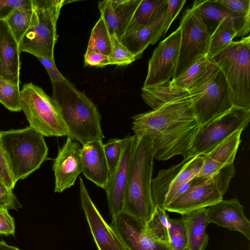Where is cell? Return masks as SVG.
Here are the masks:
<instances>
[{
    "label": "cell",
    "mask_w": 250,
    "mask_h": 250,
    "mask_svg": "<svg viewBox=\"0 0 250 250\" xmlns=\"http://www.w3.org/2000/svg\"><path fill=\"white\" fill-rule=\"evenodd\" d=\"M132 119L134 135L150 137L154 158L165 161L176 155L189 156L200 126L189 94Z\"/></svg>",
    "instance_id": "1"
},
{
    "label": "cell",
    "mask_w": 250,
    "mask_h": 250,
    "mask_svg": "<svg viewBox=\"0 0 250 250\" xmlns=\"http://www.w3.org/2000/svg\"><path fill=\"white\" fill-rule=\"evenodd\" d=\"M52 99L67 131V137L83 146L104 138L99 111L84 93L67 80L52 83Z\"/></svg>",
    "instance_id": "2"
},
{
    "label": "cell",
    "mask_w": 250,
    "mask_h": 250,
    "mask_svg": "<svg viewBox=\"0 0 250 250\" xmlns=\"http://www.w3.org/2000/svg\"><path fill=\"white\" fill-rule=\"evenodd\" d=\"M154 158L150 137L147 135H135L122 211L146 224L151 218L155 208L151 193Z\"/></svg>",
    "instance_id": "3"
},
{
    "label": "cell",
    "mask_w": 250,
    "mask_h": 250,
    "mask_svg": "<svg viewBox=\"0 0 250 250\" xmlns=\"http://www.w3.org/2000/svg\"><path fill=\"white\" fill-rule=\"evenodd\" d=\"M0 137L15 184L38 169L47 159L48 148L44 136L30 126L0 131Z\"/></svg>",
    "instance_id": "4"
},
{
    "label": "cell",
    "mask_w": 250,
    "mask_h": 250,
    "mask_svg": "<svg viewBox=\"0 0 250 250\" xmlns=\"http://www.w3.org/2000/svg\"><path fill=\"white\" fill-rule=\"evenodd\" d=\"M223 73L233 106L250 108V37L232 42L209 60Z\"/></svg>",
    "instance_id": "5"
},
{
    "label": "cell",
    "mask_w": 250,
    "mask_h": 250,
    "mask_svg": "<svg viewBox=\"0 0 250 250\" xmlns=\"http://www.w3.org/2000/svg\"><path fill=\"white\" fill-rule=\"evenodd\" d=\"M187 91L200 125L233 106L225 77L211 61L204 76Z\"/></svg>",
    "instance_id": "6"
},
{
    "label": "cell",
    "mask_w": 250,
    "mask_h": 250,
    "mask_svg": "<svg viewBox=\"0 0 250 250\" xmlns=\"http://www.w3.org/2000/svg\"><path fill=\"white\" fill-rule=\"evenodd\" d=\"M234 175L232 164L210 176L194 177L188 188L172 201L166 210L183 215L217 203L223 199Z\"/></svg>",
    "instance_id": "7"
},
{
    "label": "cell",
    "mask_w": 250,
    "mask_h": 250,
    "mask_svg": "<svg viewBox=\"0 0 250 250\" xmlns=\"http://www.w3.org/2000/svg\"><path fill=\"white\" fill-rule=\"evenodd\" d=\"M37 16L36 24L31 27L19 43L21 52L37 57L54 59V46L58 40L57 23L65 0H31Z\"/></svg>",
    "instance_id": "8"
},
{
    "label": "cell",
    "mask_w": 250,
    "mask_h": 250,
    "mask_svg": "<svg viewBox=\"0 0 250 250\" xmlns=\"http://www.w3.org/2000/svg\"><path fill=\"white\" fill-rule=\"evenodd\" d=\"M203 0L194 1L183 15L179 26L181 38L177 64L172 81L208 53L210 34L202 19L200 7Z\"/></svg>",
    "instance_id": "9"
},
{
    "label": "cell",
    "mask_w": 250,
    "mask_h": 250,
    "mask_svg": "<svg viewBox=\"0 0 250 250\" xmlns=\"http://www.w3.org/2000/svg\"><path fill=\"white\" fill-rule=\"evenodd\" d=\"M22 110L29 126L44 137L67 136V131L52 98L40 86L25 83L21 90Z\"/></svg>",
    "instance_id": "10"
},
{
    "label": "cell",
    "mask_w": 250,
    "mask_h": 250,
    "mask_svg": "<svg viewBox=\"0 0 250 250\" xmlns=\"http://www.w3.org/2000/svg\"><path fill=\"white\" fill-rule=\"evenodd\" d=\"M250 121V108L233 106L199 126L189 155L202 156L237 130H244Z\"/></svg>",
    "instance_id": "11"
},
{
    "label": "cell",
    "mask_w": 250,
    "mask_h": 250,
    "mask_svg": "<svg viewBox=\"0 0 250 250\" xmlns=\"http://www.w3.org/2000/svg\"><path fill=\"white\" fill-rule=\"evenodd\" d=\"M203 164L202 155L190 156L178 164L160 170L151 183L155 207L166 209L178 196L182 187L198 175Z\"/></svg>",
    "instance_id": "12"
},
{
    "label": "cell",
    "mask_w": 250,
    "mask_h": 250,
    "mask_svg": "<svg viewBox=\"0 0 250 250\" xmlns=\"http://www.w3.org/2000/svg\"><path fill=\"white\" fill-rule=\"evenodd\" d=\"M181 38V29L179 26L154 50L143 87L158 85L172 78L177 64Z\"/></svg>",
    "instance_id": "13"
},
{
    "label": "cell",
    "mask_w": 250,
    "mask_h": 250,
    "mask_svg": "<svg viewBox=\"0 0 250 250\" xmlns=\"http://www.w3.org/2000/svg\"><path fill=\"white\" fill-rule=\"evenodd\" d=\"M110 226L126 250H171L149 230L146 223L124 211L112 217Z\"/></svg>",
    "instance_id": "14"
},
{
    "label": "cell",
    "mask_w": 250,
    "mask_h": 250,
    "mask_svg": "<svg viewBox=\"0 0 250 250\" xmlns=\"http://www.w3.org/2000/svg\"><path fill=\"white\" fill-rule=\"evenodd\" d=\"M82 207L98 250H126L119 237L105 221L93 202L83 179H79Z\"/></svg>",
    "instance_id": "15"
},
{
    "label": "cell",
    "mask_w": 250,
    "mask_h": 250,
    "mask_svg": "<svg viewBox=\"0 0 250 250\" xmlns=\"http://www.w3.org/2000/svg\"><path fill=\"white\" fill-rule=\"evenodd\" d=\"M81 152L80 143L67 137L62 147L59 148L52 167L55 179V192H62L73 186L82 173Z\"/></svg>",
    "instance_id": "16"
},
{
    "label": "cell",
    "mask_w": 250,
    "mask_h": 250,
    "mask_svg": "<svg viewBox=\"0 0 250 250\" xmlns=\"http://www.w3.org/2000/svg\"><path fill=\"white\" fill-rule=\"evenodd\" d=\"M119 164L113 174L109 177L105 189L108 207L112 217L122 211L134 150L135 135H127Z\"/></svg>",
    "instance_id": "17"
},
{
    "label": "cell",
    "mask_w": 250,
    "mask_h": 250,
    "mask_svg": "<svg viewBox=\"0 0 250 250\" xmlns=\"http://www.w3.org/2000/svg\"><path fill=\"white\" fill-rule=\"evenodd\" d=\"M244 207L236 197L222 199L207 208V220L208 223L237 231L250 239V222L244 213Z\"/></svg>",
    "instance_id": "18"
},
{
    "label": "cell",
    "mask_w": 250,
    "mask_h": 250,
    "mask_svg": "<svg viewBox=\"0 0 250 250\" xmlns=\"http://www.w3.org/2000/svg\"><path fill=\"white\" fill-rule=\"evenodd\" d=\"M19 45L4 20L0 21V79L20 83Z\"/></svg>",
    "instance_id": "19"
},
{
    "label": "cell",
    "mask_w": 250,
    "mask_h": 250,
    "mask_svg": "<svg viewBox=\"0 0 250 250\" xmlns=\"http://www.w3.org/2000/svg\"><path fill=\"white\" fill-rule=\"evenodd\" d=\"M142 0H104L98 8L111 35L119 40Z\"/></svg>",
    "instance_id": "20"
},
{
    "label": "cell",
    "mask_w": 250,
    "mask_h": 250,
    "mask_svg": "<svg viewBox=\"0 0 250 250\" xmlns=\"http://www.w3.org/2000/svg\"><path fill=\"white\" fill-rule=\"evenodd\" d=\"M81 155L83 175L97 186L105 189L109 172L102 141H93L83 146Z\"/></svg>",
    "instance_id": "21"
},
{
    "label": "cell",
    "mask_w": 250,
    "mask_h": 250,
    "mask_svg": "<svg viewBox=\"0 0 250 250\" xmlns=\"http://www.w3.org/2000/svg\"><path fill=\"white\" fill-rule=\"evenodd\" d=\"M243 130H237L218 145L211 151L202 155L203 166L196 176L198 177L210 176L223 167L233 164L236 154L241 142Z\"/></svg>",
    "instance_id": "22"
},
{
    "label": "cell",
    "mask_w": 250,
    "mask_h": 250,
    "mask_svg": "<svg viewBox=\"0 0 250 250\" xmlns=\"http://www.w3.org/2000/svg\"><path fill=\"white\" fill-rule=\"evenodd\" d=\"M202 19L210 35L219 23L224 20L231 21L236 31V37L247 35L250 32V20L229 10L213 0H202L200 7Z\"/></svg>",
    "instance_id": "23"
},
{
    "label": "cell",
    "mask_w": 250,
    "mask_h": 250,
    "mask_svg": "<svg viewBox=\"0 0 250 250\" xmlns=\"http://www.w3.org/2000/svg\"><path fill=\"white\" fill-rule=\"evenodd\" d=\"M167 8V3L147 25L120 38L121 42L135 56L137 60L142 57L144 51L151 44L156 32L164 21Z\"/></svg>",
    "instance_id": "24"
},
{
    "label": "cell",
    "mask_w": 250,
    "mask_h": 250,
    "mask_svg": "<svg viewBox=\"0 0 250 250\" xmlns=\"http://www.w3.org/2000/svg\"><path fill=\"white\" fill-rule=\"evenodd\" d=\"M186 224L188 247L190 250H205L209 237L206 232L208 224L207 208L195 210L182 215Z\"/></svg>",
    "instance_id": "25"
},
{
    "label": "cell",
    "mask_w": 250,
    "mask_h": 250,
    "mask_svg": "<svg viewBox=\"0 0 250 250\" xmlns=\"http://www.w3.org/2000/svg\"><path fill=\"white\" fill-rule=\"evenodd\" d=\"M167 3V0H142L123 36L135 32L147 25Z\"/></svg>",
    "instance_id": "26"
},
{
    "label": "cell",
    "mask_w": 250,
    "mask_h": 250,
    "mask_svg": "<svg viewBox=\"0 0 250 250\" xmlns=\"http://www.w3.org/2000/svg\"><path fill=\"white\" fill-rule=\"evenodd\" d=\"M4 21L19 43L26 32L36 24L37 16L33 7L32 8H18Z\"/></svg>",
    "instance_id": "27"
},
{
    "label": "cell",
    "mask_w": 250,
    "mask_h": 250,
    "mask_svg": "<svg viewBox=\"0 0 250 250\" xmlns=\"http://www.w3.org/2000/svg\"><path fill=\"white\" fill-rule=\"evenodd\" d=\"M236 36V31L231 21L227 20L220 21L210 35L207 58L210 60L226 48Z\"/></svg>",
    "instance_id": "28"
},
{
    "label": "cell",
    "mask_w": 250,
    "mask_h": 250,
    "mask_svg": "<svg viewBox=\"0 0 250 250\" xmlns=\"http://www.w3.org/2000/svg\"><path fill=\"white\" fill-rule=\"evenodd\" d=\"M112 49V36L101 16L92 30L86 50L95 51L109 57Z\"/></svg>",
    "instance_id": "29"
},
{
    "label": "cell",
    "mask_w": 250,
    "mask_h": 250,
    "mask_svg": "<svg viewBox=\"0 0 250 250\" xmlns=\"http://www.w3.org/2000/svg\"><path fill=\"white\" fill-rule=\"evenodd\" d=\"M210 61L205 57L188 68L171 84L179 88L188 90L193 84L202 78L208 70Z\"/></svg>",
    "instance_id": "30"
},
{
    "label": "cell",
    "mask_w": 250,
    "mask_h": 250,
    "mask_svg": "<svg viewBox=\"0 0 250 250\" xmlns=\"http://www.w3.org/2000/svg\"><path fill=\"white\" fill-rule=\"evenodd\" d=\"M169 219L165 209L156 206L151 218L146 223V225L149 230L158 239L169 246Z\"/></svg>",
    "instance_id": "31"
},
{
    "label": "cell",
    "mask_w": 250,
    "mask_h": 250,
    "mask_svg": "<svg viewBox=\"0 0 250 250\" xmlns=\"http://www.w3.org/2000/svg\"><path fill=\"white\" fill-rule=\"evenodd\" d=\"M0 103L11 111L22 110L19 84H15L0 79Z\"/></svg>",
    "instance_id": "32"
},
{
    "label": "cell",
    "mask_w": 250,
    "mask_h": 250,
    "mask_svg": "<svg viewBox=\"0 0 250 250\" xmlns=\"http://www.w3.org/2000/svg\"><path fill=\"white\" fill-rule=\"evenodd\" d=\"M168 230L169 247L171 250H183L188 246V231L183 217L169 219Z\"/></svg>",
    "instance_id": "33"
},
{
    "label": "cell",
    "mask_w": 250,
    "mask_h": 250,
    "mask_svg": "<svg viewBox=\"0 0 250 250\" xmlns=\"http://www.w3.org/2000/svg\"><path fill=\"white\" fill-rule=\"evenodd\" d=\"M125 140V138L111 139L104 144V150L108 167L109 177L113 174L119 164Z\"/></svg>",
    "instance_id": "34"
},
{
    "label": "cell",
    "mask_w": 250,
    "mask_h": 250,
    "mask_svg": "<svg viewBox=\"0 0 250 250\" xmlns=\"http://www.w3.org/2000/svg\"><path fill=\"white\" fill-rule=\"evenodd\" d=\"M186 0H167V8L164 21L156 32L151 44H154L162 37L165 36L171 24L183 8Z\"/></svg>",
    "instance_id": "35"
},
{
    "label": "cell",
    "mask_w": 250,
    "mask_h": 250,
    "mask_svg": "<svg viewBox=\"0 0 250 250\" xmlns=\"http://www.w3.org/2000/svg\"><path fill=\"white\" fill-rule=\"evenodd\" d=\"M111 36L112 49L108 57L109 64L128 65L137 60L135 56L121 42L115 35Z\"/></svg>",
    "instance_id": "36"
},
{
    "label": "cell",
    "mask_w": 250,
    "mask_h": 250,
    "mask_svg": "<svg viewBox=\"0 0 250 250\" xmlns=\"http://www.w3.org/2000/svg\"><path fill=\"white\" fill-rule=\"evenodd\" d=\"M12 189L0 180V208L17 209L21 207Z\"/></svg>",
    "instance_id": "37"
},
{
    "label": "cell",
    "mask_w": 250,
    "mask_h": 250,
    "mask_svg": "<svg viewBox=\"0 0 250 250\" xmlns=\"http://www.w3.org/2000/svg\"><path fill=\"white\" fill-rule=\"evenodd\" d=\"M213 1L245 19L250 20V0H214Z\"/></svg>",
    "instance_id": "38"
},
{
    "label": "cell",
    "mask_w": 250,
    "mask_h": 250,
    "mask_svg": "<svg viewBox=\"0 0 250 250\" xmlns=\"http://www.w3.org/2000/svg\"><path fill=\"white\" fill-rule=\"evenodd\" d=\"M18 8H32L31 0H0V21L5 20Z\"/></svg>",
    "instance_id": "39"
},
{
    "label": "cell",
    "mask_w": 250,
    "mask_h": 250,
    "mask_svg": "<svg viewBox=\"0 0 250 250\" xmlns=\"http://www.w3.org/2000/svg\"><path fill=\"white\" fill-rule=\"evenodd\" d=\"M15 225L14 219L6 209L0 208V234L14 235Z\"/></svg>",
    "instance_id": "40"
},
{
    "label": "cell",
    "mask_w": 250,
    "mask_h": 250,
    "mask_svg": "<svg viewBox=\"0 0 250 250\" xmlns=\"http://www.w3.org/2000/svg\"><path fill=\"white\" fill-rule=\"evenodd\" d=\"M84 59V66L90 65L103 67L109 65L108 57L95 51L86 50Z\"/></svg>",
    "instance_id": "41"
},
{
    "label": "cell",
    "mask_w": 250,
    "mask_h": 250,
    "mask_svg": "<svg viewBox=\"0 0 250 250\" xmlns=\"http://www.w3.org/2000/svg\"><path fill=\"white\" fill-rule=\"evenodd\" d=\"M37 58L46 70L52 83L67 80L57 68L54 59L43 57H37Z\"/></svg>",
    "instance_id": "42"
},
{
    "label": "cell",
    "mask_w": 250,
    "mask_h": 250,
    "mask_svg": "<svg viewBox=\"0 0 250 250\" xmlns=\"http://www.w3.org/2000/svg\"><path fill=\"white\" fill-rule=\"evenodd\" d=\"M0 165L2 172L3 181L9 188L13 189L15 186L9 171L0 137Z\"/></svg>",
    "instance_id": "43"
},
{
    "label": "cell",
    "mask_w": 250,
    "mask_h": 250,
    "mask_svg": "<svg viewBox=\"0 0 250 250\" xmlns=\"http://www.w3.org/2000/svg\"><path fill=\"white\" fill-rule=\"evenodd\" d=\"M0 250H21L18 248L9 245L4 241L0 240Z\"/></svg>",
    "instance_id": "44"
},
{
    "label": "cell",
    "mask_w": 250,
    "mask_h": 250,
    "mask_svg": "<svg viewBox=\"0 0 250 250\" xmlns=\"http://www.w3.org/2000/svg\"><path fill=\"white\" fill-rule=\"evenodd\" d=\"M0 180H1L3 182V177H2V169L1 168L0 165Z\"/></svg>",
    "instance_id": "45"
},
{
    "label": "cell",
    "mask_w": 250,
    "mask_h": 250,
    "mask_svg": "<svg viewBox=\"0 0 250 250\" xmlns=\"http://www.w3.org/2000/svg\"><path fill=\"white\" fill-rule=\"evenodd\" d=\"M183 250H190L189 247L188 246L187 247H186L185 248H184Z\"/></svg>",
    "instance_id": "46"
}]
</instances>
